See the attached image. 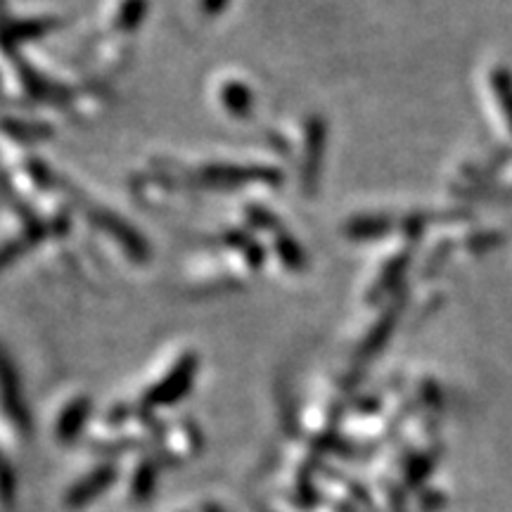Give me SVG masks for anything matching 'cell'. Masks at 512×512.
<instances>
[{
    "label": "cell",
    "instance_id": "6da1fadb",
    "mask_svg": "<svg viewBox=\"0 0 512 512\" xmlns=\"http://www.w3.org/2000/svg\"><path fill=\"white\" fill-rule=\"evenodd\" d=\"M192 375H195V358H183V363L171 373L166 380L159 384L155 392L147 394V399L155 403H171L181 396L185 389L192 384Z\"/></svg>",
    "mask_w": 512,
    "mask_h": 512
}]
</instances>
